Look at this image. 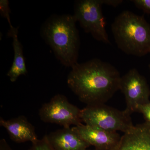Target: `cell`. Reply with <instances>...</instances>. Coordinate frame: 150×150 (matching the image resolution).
Here are the masks:
<instances>
[{
    "mask_svg": "<svg viewBox=\"0 0 150 150\" xmlns=\"http://www.w3.org/2000/svg\"><path fill=\"white\" fill-rule=\"evenodd\" d=\"M111 30L117 46L125 54L141 57L150 53V25L144 16L123 11L115 17Z\"/></svg>",
    "mask_w": 150,
    "mask_h": 150,
    "instance_id": "obj_3",
    "label": "cell"
},
{
    "mask_svg": "<svg viewBox=\"0 0 150 150\" xmlns=\"http://www.w3.org/2000/svg\"><path fill=\"white\" fill-rule=\"evenodd\" d=\"M81 111V109L70 103L67 97L59 94L42 105L39 110V116L44 123L69 128L71 125L76 126L83 124Z\"/></svg>",
    "mask_w": 150,
    "mask_h": 150,
    "instance_id": "obj_6",
    "label": "cell"
},
{
    "mask_svg": "<svg viewBox=\"0 0 150 150\" xmlns=\"http://www.w3.org/2000/svg\"><path fill=\"white\" fill-rule=\"evenodd\" d=\"M131 114L105 103L86 105L81 109V118L85 124L105 131L126 133L134 126Z\"/></svg>",
    "mask_w": 150,
    "mask_h": 150,
    "instance_id": "obj_4",
    "label": "cell"
},
{
    "mask_svg": "<svg viewBox=\"0 0 150 150\" xmlns=\"http://www.w3.org/2000/svg\"><path fill=\"white\" fill-rule=\"evenodd\" d=\"M96 150L94 149V150Z\"/></svg>",
    "mask_w": 150,
    "mask_h": 150,
    "instance_id": "obj_20",
    "label": "cell"
},
{
    "mask_svg": "<svg viewBox=\"0 0 150 150\" xmlns=\"http://www.w3.org/2000/svg\"><path fill=\"white\" fill-rule=\"evenodd\" d=\"M73 129L85 142L96 150H114L121 137L116 132H111L82 124Z\"/></svg>",
    "mask_w": 150,
    "mask_h": 150,
    "instance_id": "obj_8",
    "label": "cell"
},
{
    "mask_svg": "<svg viewBox=\"0 0 150 150\" xmlns=\"http://www.w3.org/2000/svg\"><path fill=\"white\" fill-rule=\"evenodd\" d=\"M101 0H79L74 5V18L86 33L94 39L110 43L103 14Z\"/></svg>",
    "mask_w": 150,
    "mask_h": 150,
    "instance_id": "obj_5",
    "label": "cell"
},
{
    "mask_svg": "<svg viewBox=\"0 0 150 150\" xmlns=\"http://www.w3.org/2000/svg\"><path fill=\"white\" fill-rule=\"evenodd\" d=\"M18 29L13 27L10 28L8 36L13 38L14 59L11 67L7 74L10 80L15 82L21 75H25L28 71L23 56V47L18 40Z\"/></svg>",
    "mask_w": 150,
    "mask_h": 150,
    "instance_id": "obj_12",
    "label": "cell"
},
{
    "mask_svg": "<svg viewBox=\"0 0 150 150\" xmlns=\"http://www.w3.org/2000/svg\"><path fill=\"white\" fill-rule=\"evenodd\" d=\"M149 70L150 71V64H149Z\"/></svg>",
    "mask_w": 150,
    "mask_h": 150,
    "instance_id": "obj_19",
    "label": "cell"
},
{
    "mask_svg": "<svg viewBox=\"0 0 150 150\" xmlns=\"http://www.w3.org/2000/svg\"><path fill=\"white\" fill-rule=\"evenodd\" d=\"M131 1L138 8L150 14V0H133Z\"/></svg>",
    "mask_w": 150,
    "mask_h": 150,
    "instance_id": "obj_16",
    "label": "cell"
},
{
    "mask_svg": "<svg viewBox=\"0 0 150 150\" xmlns=\"http://www.w3.org/2000/svg\"><path fill=\"white\" fill-rule=\"evenodd\" d=\"M103 4L107 6H112L113 7H117L123 3L122 0H101Z\"/></svg>",
    "mask_w": 150,
    "mask_h": 150,
    "instance_id": "obj_17",
    "label": "cell"
},
{
    "mask_svg": "<svg viewBox=\"0 0 150 150\" xmlns=\"http://www.w3.org/2000/svg\"><path fill=\"white\" fill-rule=\"evenodd\" d=\"M119 90L125 96V110L131 115L137 112L139 105L150 102V89L147 81L137 69H131L121 77Z\"/></svg>",
    "mask_w": 150,
    "mask_h": 150,
    "instance_id": "obj_7",
    "label": "cell"
},
{
    "mask_svg": "<svg viewBox=\"0 0 150 150\" xmlns=\"http://www.w3.org/2000/svg\"><path fill=\"white\" fill-rule=\"evenodd\" d=\"M0 13L1 16L6 19L9 24L10 28L13 27L11 23L10 16V9L9 5V1L8 0L0 1Z\"/></svg>",
    "mask_w": 150,
    "mask_h": 150,
    "instance_id": "obj_14",
    "label": "cell"
},
{
    "mask_svg": "<svg viewBox=\"0 0 150 150\" xmlns=\"http://www.w3.org/2000/svg\"><path fill=\"white\" fill-rule=\"evenodd\" d=\"M71 68L67 84L86 105L105 103L119 90L120 73L109 63L94 59Z\"/></svg>",
    "mask_w": 150,
    "mask_h": 150,
    "instance_id": "obj_1",
    "label": "cell"
},
{
    "mask_svg": "<svg viewBox=\"0 0 150 150\" xmlns=\"http://www.w3.org/2000/svg\"><path fill=\"white\" fill-rule=\"evenodd\" d=\"M76 22L71 15H54L43 23L40 31L57 59L71 68L78 63L80 43Z\"/></svg>",
    "mask_w": 150,
    "mask_h": 150,
    "instance_id": "obj_2",
    "label": "cell"
},
{
    "mask_svg": "<svg viewBox=\"0 0 150 150\" xmlns=\"http://www.w3.org/2000/svg\"><path fill=\"white\" fill-rule=\"evenodd\" d=\"M46 136L50 144L55 150H87L90 146L73 127L63 128Z\"/></svg>",
    "mask_w": 150,
    "mask_h": 150,
    "instance_id": "obj_11",
    "label": "cell"
},
{
    "mask_svg": "<svg viewBox=\"0 0 150 150\" xmlns=\"http://www.w3.org/2000/svg\"><path fill=\"white\" fill-rule=\"evenodd\" d=\"M137 112L143 114L146 122L150 123V102L139 105L137 108Z\"/></svg>",
    "mask_w": 150,
    "mask_h": 150,
    "instance_id": "obj_15",
    "label": "cell"
},
{
    "mask_svg": "<svg viewBox=\"0 0 150 150\" xmlns=\"http://www.w3.org/2000/svg\"><path fill=\"white\" fill-rule=\"evenodd\" d=\"M114 150H150V123L134 125L121 137Z\"/></svg>",
    "mask_w": 150,
    "mask_h": 150,
    "instance_id": "obj_10",
    "label": "cell"
},
{
    "mask_svg": "<svg viewBox=\"0 0 150 150\" xmlns=\"http://www.w3.org/2000/svg\"><path fill=\"white\" fill-rule=\"evenodd\" d=\"M28 150H55L50 144L45 135L41 139H38L36 142L32 143L31 146Z\"/></svg>",
    "mask_w": 150,
    "mask_h": 150,
    "instance_id": "obj_13",
    "label": "cell"
},
{
    "mask_svg": "<svg viewBox=\"0 0 150 150\" xmlns=\"http://www.w3.org/2000/svg\"><path fill=\"white\" fill-rule=\"evenodd\" d=\"M0 150H13L8 144L6 140L1 139L0 140Z\"/></svg>",
    "mask_w": 150,
    "mask_h": 150,
    "instance_id": "obj_18",
    "label": "cell"
},
{
    "mask_svg": "<svg viewBox=\"0 0 150 150\" xmlns=\"http://www.w3.org/2000/svg\"><path fill=\"white\" fill-rule=\"evenodd\" d=\"M0 126L6 130L11 139L15 143H32L38 139L35 127L24 115L8 120L1 117Z\"/></svg>",
    "mask_w": 150,
    "mask_h": 150,
    "instance_id": "obj_9",
    "label": "cell"
}]
</instances>
